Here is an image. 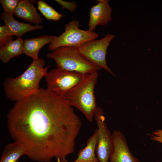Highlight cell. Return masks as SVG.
<instances>
[{
	"instance_id": "cell-1",
	"label": "cell",
	"mask_w": 162,
	"mask_h": 162,
	"mask_svg": "<svg viewBox=\"0 0 162 162\" xmlns=\"http://www.w3.org/2000/svg\"><path fill=\"white\" fill-rule=\"evenodd\" d=\"M7 117L11 137L32 160L63 161L74 152L82 122L65 96L40 88L15 102Z\"/></svg>"
},
{
	"instance_id": "cell-2",
	"label": "cell",
	"mask_w": 162,
	"mask_h": 162,
	"mask_svg": "<svg viewBox=\"0 0 162 162\" xmlns=\"http://www.w3.org/2000/svg\"><path fill=\"white\" fill-rule=\"evenodd\" d=\"M45 62L39 58L32 62L26 70L16 78L8 77L3 83L5 95L10 100L17 102L34 93L39 88L41 79L45 76L50 65L45 67Z\"/></svg>"
},
{
	"instance_id": "cell-3",
	"label": "cell",
	"mask_w": 162,
	"mask_h": 162,
	"mask_svg": "<svg viewBox=\"0 0 162 162\" xmlns=\"http://www.w3.org/2000/svg\"><path fill=\"white\" fill-rule=\"evenodd\" d=\"M98 75V72L84 75L81 80L65 95L70 105L81 111L90 122L93 120L98 107L94 88Z\"/></svg>"
},
{
	"instance_id": "cell-4",
	"label": "cell",
	"mask_w": 162,
	"mask_h": 162,
	"mask_svg": "<svg viewBox=\"0 0 162 162\" xmlns=\"http://www.w3.org/2000/svg\"><path fill=\"white\" fill-rule=\"evenodd\" d=\"M46 56L54 60L57 68L63 70L83 75L98 72L99 70L80 54L77 47H61L47 54Z\"/></svg>"
},
{
	"instance_id": "cell-5",
	"label": "cell",
	"mask_w": 162,
	"mask_h": 162,
	"mask_svg": "<svg viewBox=\"0 0 162 162\" xmlns=\"http://www.w3.org/2000/svg\"><path fill=\"white\" fill-rule=\"evenodd\" d=\"M79 22L76 20H72L65 25L64 32L59 36L56 37L49 44V50L53 51L63 46L78 48L98 37V34L94 31L82 30L79 28Z\"/></svg>"
},
{
	"instance_id": "cell-6",
	"label": "cell",
	"mask_w": 162,
	"mask_h": 162,
	"mask_svg": "<svg viewBox=\"0 0 162 162\" xmlns=\"http://www.w3.org/2000/svg\"><path fill=\"white\" fill-rule=\"evenodd\" d=\"M114 37V34H108L100 39L91 41L78 48L80 54L99 70L104 69L114 76L106 64V55L107 48Z\"/></svg>"
},
{
	"instance_id": "cell-7",
	"label": "cell",
	"mask_w": 162,
	"mask_h": 162,
	"mask_svg": "<svg viewBox=\"0 0 162 162\" xmlns=\"http://www.w3.org/2000/svg\"><path fill=\"white\" fill-rule=\"evenodd\" d=\"M84 75L58 68L48 72L45 77L47 88L58 95L65 96L67 92L79 83Z\"/></svg>"
},
{
	"instance_id": "cell-8",
	"label": "cell",
	"mask_w": 162,
	"mask_h": 162,
	"mask_svg": "<svg viewBox=\"0 0 162 162\" xmlns=\"http://www.w3.org/2000/svg\"><path fill=\"white\" fill-rule=\"evenodd\" d=\"M94 118L98 127V140L95 149L99 162H109L114 149L112 134L108 129L103 110L98 106Z\"/></svg>"
},
{
	"instance_id": "cell-9",
	"label": "cell",
	"mask_w": 162,
	"mask_h": 162,
	"mask_svg": "<svg viewBox=\"0 0 162 162\" xmlns=\"http://www.w3.org/2000/svg\"><path fill=\"white\" fill-rule=\"evenodd\" d=\"M112 134L114 146L109 162H141L132 154L126 138L121 131L115 130Z\"/></svg>"
},
{
	"instance_id": "cell-10",
	"label": "cell",
	"mask_w": 162,
	"mask_h": 162,
	"mask_svg": "<svg viewBox=\"0 0 162 162\" xmlns=\"http://www.w3.org/2000/svg\"><path fill=\"white\" fill-rule=\"evenodd\" d=\"M97 4L90 8L88 27L94 31L97 26H104L111 20L112 9L109 5L108 0H98Z\"/></svg>"
},
{
	"instance_id": "cell-11",
	"label": "cell",
	"mask_w": 162,
	"mask_h": 162,
	"mask_svg": "<svg viewBox=\"0 0 162 162\" xmlns=\"http://www.w3.org/2000/svg\"><path fill=\"white\" fill-rule=\"evenodd\" d=\"M1 18L4 22V26L8 34L17 38H21L24 34L30 31L41 29L43 26L40 25L32 26L28 23L19 22L13 16L4 12L1 14Z\"/></svg>"
},
{
	"instance_id": "cell-12",
	"label": "cell",
	"mask_w": 162,
	"mask_h": 162,
	"mask_svg": "<svg viewBox=\"0 0 162 162\" xmlns=\"http://www.w3.org/2000/svg\"><path fill=\"white\" fill-rule=\"evenodd\" d=\"M37 9L32 2L30 1L20 0L14 15L36 25H40L43 19L40 15L37 12Z\"/></svg>"
},
{
	"instance_id": "cell-13",
	"label": "cell",
	"mask_w": 162,
	"mask_h": 162,
	"mask_svg": "<svg viewBox=\"0 0 162 162\" xmlns=\"http://www.w3.org/2000/svg\"><path fill=\"white\" fill-rule=\"evenodd\" d=\"M56 36L45 35L23 40V53L31 57L33 60L38 59V52L44 46L51 43Z\"/></svg>"
},
{
	"instance_id": "cell-14",
	"label": "cell",
	"mask_w": 162,
	"mask_h": 162,
	"mask_svg": "<svg viewBox=\"0 0 162 162\" xmlns=\"http://www.w3.org/2000/svg\"><path fill=\"white\" fill-rule=\"evenodd\" d=\"M98 140V133L97 129L88 140L86 146L79 151L76 160L69 162L66 160L58 162H99L95 154Z\"/></svg>"
},
{
	"instance_id": "cell-15",
	"label": "cell",
	"mask_w": 162,
	"mask_h": 162,
	"mask_svg": "<svg viewBox=\"0 0 162 162\" xmlns=\"http://www.w3.org/2000/svg\"><path fill=\"white\" fill-rule=\"evenodd\" d=\"M23 40L17 38L0 48V59L4 63H7L13 58L23 53Z\"/></svg>"
},
{
	"instance_id": "cell-16",
	"label": "cell",
	"mask_w": 162,
	"mask_h": 162,
	"mask_svg": "<svg viewBox=\"0 0 162 162\" xmlns=\"http://www.w3.org/2000/svg\"><path fill=\"white\" fill-rule=\"evenodd\" d=\"M26 150L20 142L15 141L4 147L0 162H17L22 155H26Z\"/></svg>"
},
{
	"instance_id": "cell-17",
	"label": "cell",
	"mask_w": 162,
	"mask_h": 162,
	"mask_svg": "<svg viewBox=\"0 0 162 162\" xmlns=\"http://www.w3.org/2000/svg\"><path fill=\"white\" fill-rule=\"evenodd\" d=\"M37 4V9L47 20L58 21L63 16L62 14L58 12L43 0L38 1Z\"/></svg>"
},
{
	"instance_id": "cell-18",
	"label": "cell",
	"mask_w": 162,
	"mask_h": 162,
	"mask_svg": "<svg viewBox=\"0 0 162 162\" xmlns=\"http://www.w3.org/2000/svg\"><path fill=\"white\" fill-rule=\"evenodd\" d=\"M20 1L19 0H0V3L3 8L4 12L13 16Z\"/></svg>"
},
{
	"instance_id": "cell-19",
	"label": "cell",
	"mask_w": 162,
	"mask_h": 162,
	"mask_svg": "<svg viewBox=\"0 0 162 162\" xmlns=\"http://www.w3.org/2000/svg\"><path fill=\"white\" fill-rule=\"evenodd\" d=\"M13 40V36L8 33L4 25L0 26V48L4 46Z\"/></svg>"
},
{
	"instance_id": "cell-20",
	"label": "cell",
	"mask_w": 162,
	"mask_h": 162,
	"mask_svg": "<svg viewBox=\"0 0 162 162\" xmlns=\"http://www.w3.org/2000/svg\"><path fill=\"white\" fill-rule=\"evenodd\" d=\"M61 5L63 9H67L72 13H74L77 7V6L75 2H68L62 0H55Z\"/></svg>"
},
{
	"instance_id": "cell-21",
	"label": "cell",
	"mask_w": 162,
	"mask_h": 162,
	"mask_svg": "<svg viewBox=\"0 0 162 162\" xmlns=\"http://www.w3.org/2000/svg\"><path fill=\"white\" fill-rule=\"evenodd\" d=\"M153 135L149 134L151 136V140L160 142L162 144V129H159L152 132Z\"/></svg>"
},
{
	"instance_id": "cell-22",
	"label": "cell",
	"mask_w": 162,
	"mask_h": 162,
	"mask_svg": "<svg viewBox=\"0 0 162 162\" xmlns=\"http://www.w3.org/2000/svg\"><path fill=\"white\" fill-rule=\"evenodd\" d=\"M17 162H19V161H17Z\"/></svg>"
}]
</instances>
